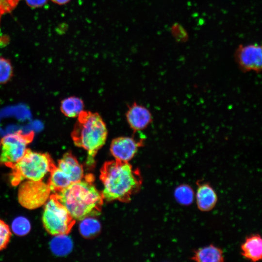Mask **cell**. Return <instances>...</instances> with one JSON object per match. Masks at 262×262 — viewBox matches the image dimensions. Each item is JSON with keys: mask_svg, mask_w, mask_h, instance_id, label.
<instances>
[{"mask_svg": "<svg viewBox=\"0 0 262 262\" xmlns=\"http://www.w3.org/2000/svg\"><path fill=\"white\" fill-rule=\"evenodd\" d=\"M79 226L81 234L84 237L91 238L97 235L100 229L99 222L91 216H87L81 220Z\"/></svg>", "mask_w": 262, "mask_h": 262, "instance_id": "19", "label": "cell"}, {"mask_svg": "<svg viewBox=\"0 0 262 262\" xmlns=\"http://www.w3.org/2000/svg\"><path fill=\"white\" fill-rule=\"evenodd\" d=\"M101 193L106 200L127 202L139 188L141 179L138 170L128 162L117 160L106 162L101 170Z\"/></svg>", "mask_w": 262, "mask_h": 262, "instance_id": "1", "label": "cell"}, {"mask_svg": "<svg viewBox=\"0 0 262 262\" xmlns=\"http://www.w3.org/2000/svg\"><path fill=\"white\" fill-rule=\"evenodd\" d=\"M143 143L129 137H119L114 139L110 145V151L116 160L128 162L136 154Z\"/></svg>", "mask_w": 262, "mask_h": 262, "instance_id": "9", "label": "cell"}, {"mask_svg": "<svg viewBox=\"0 0 262 262\" xmlns=\"http://www.w3.org/2000/svg\"><path fill=\"white\" fill-rule=\"evenodd\" d=\"M240 253L244 258L258 262L262 258V239L258 233L247 236L240 246Z\"/></svg>", "mask_w": 262, "mask_h": 262, "instance_id": "12", "label": "cell"}, {"mask_svg": "<svg viewBox=\"0 0 262 262\" xmlns=\"http://www.w3.org/2000/svg\"><path fill=\"white\" fill-rule=\"evenodd\" d=\"M53 3L59 5H65L69 2L71 0H50Z\"/></svg>", "mask_w": 262, "mask_h": 262, "instance_id": "25", "label": "cell"}, {"mask_svg": "<svg viewBox=\"0 0 262 262\" xmlns=\"http://www.w3.org/2000/svg\"><path fill=\"white\" fill-rule=\"evenodd\" d=\"M33 136L32 131L27 133L18 131L4 136L0 141V163L11 168L24 156Z\"/></svg>", "mask_w": 262, "mask_h": 262, "instance_id": "6", "label": "cell"}, {"mask_svg": "<svg viewBox=\"0 0 262 262\" xmlns=\"http://www.w3.org/2000/svg\"><path fill=\"white\" fill-rule=\"evenodd\" d=\"M83 101L75 97H70L63 99L61 103L60 109L62 113L68 117H78L83 111Z\"/></svg>", "mask_w": 262, "mask_h": 262, "instance_id": "17", "label": "cell"}, {"mask_svg": "<svg viewBox=\"0 0 262 262\" xmlns=\"http://www.w3.org/2000/svg\"><path fill=\"white\" fill-rule=\"evenodd\" d=\"M57 166L69 177L72 183L78 181L83 178L82 166L70 152L63 155L59 160Z\"/></svg>", "mask_w": 262, "mask_h": 262, "instance_id": "13", "label": "cell"}, {"mask_svg": "<svg viewBox=\"0 0 262 262\" xmlns=\"http://www.w3.org/2000/svg\"><path fill=\"white\" fill-rule=\"evenodd\" d=\"M0 144H1V143H0Z\"/></svg>", "mask_w": 262, "mask_h": 262, "instance_id": "26", "label": "cell"}, {"mask_svg": "<svg viewBox=\"0 0 262 262\" xmlns=\"http://www.w3.org/2000/svg\"><path fill=\"white\" fill-rule=\"evenodd\" d=\"M190 259L198 262H223L225 257L220 247L211 244L193 251Z\"/></svg>", "mask_w": 262, "mask_h": 262, "instance_id": "14", "label": "cell"}, {"mask_svg": "<svg viewBox=\"0 0 262 262\" xmlns=\"http://www.w3.org/2000/svg\"><path fill=\"white\" fill-rule=\"evenodd\" d=\"M48 184L53 193H57L68 187L72 183L69 177L57 166L50 171Z\"/></svg>", "mask_w": 262, "mask_h": 262, "instance_id": "15", "label": "cell"}, {"mask_svg": "<svg viewBox=\"0 0 262 262\" xmlns=\"http://www.w3.org/2000/svg\"><path fill=\"white\" fill-rule=\"evenodd\" d=\"M51 192L48 184L42 180H26L19 184L18 201L26 209H35L45 205Z\"/></svg>", "mask_w": 262, "mask_h": 262, "instance_id": "7", "label": "cell"}, {"mask_svg": "<svg viewBox=\"0 0 262 262\" xmlns=\"http://www.w3.org/2000/svg\"><path fill=\"white\" fill-rule=\"evenodd\" d=\"M196 184V200L198 209L203 212L212 210L218 201V196L215 190L208 182L198 180Z\"/></svg>", "mask_w": 262, "mask_h": 262, "instance_id": "10", "label": "cell"}, {"mask_svg": "<svg viewBox=\"0 0 262 262\" xmlns=\"http://www.w3.org/2000/svg\"><path fill=\"white\" fill-rule=\"evenodd\" d=\"M234 57L239 68L245 72H260L262 66V46L258 44L239 45Z\"/></svg>", "mask_w": 262, "mask_h": 262, "instance_id": "8", "label": "cell"}, {"mask_svg": "<svg viewBox=\"0 0 262 262\" xmlns=\"http://www.w3.org/2000/svg\"><path fill=\"white\" fill-rule=\"evenodd\" d=\"M12 229L17 235H25L30 231L31 224L27 218L19 216L13 220L12 224Z\"/></svg>", "mask_w": 262, "mask_h": 262, "instance_id": "20", "label": "cell"}, {"mask_svg": "<svg viewBox=\"0 0 262 262\" xmlns=\"http://www.w3.org/2000/svg\"><path fill=\"white\" fill-rule=\"evenodd\" d=\"M174 196L176 201L181 205L189 206L194 199L195 193L192 187L187 184H181L174 190Z\"/></svg>", "mask_w": 262, "mask_h": 262, "instance_id": "18", "label": "cell"}, {"mask_svg": "<svg viewBox=\"0 0 262 262\" xmlns=\"http://www.w3.org/2000/svg\"><path fill=\"white\" fill-rule=\"evenodd\" d=\"M13 73V68L11 61L7 58L0 57V84L9 81Z\"/></svg>", "mask_w": 262, "mask_h": 262, "instance_id": "21", "label": "cell"}, {"mask_svg": "<svg viewBox=\"0 0 262 262\" xmlns=\"http://www.w3.org/2000/svg\"><path fill=\"white\" fill-rule=\"evenodd\" d=\"M42 222L46 230L50 234H67L75 222L67 210L52 193L45 204Z\"/></svg>", "mask_w": 262, "mask_h": 262, "instance_id": "5", "label": "cell"}, {"mask_svg": "<svg viewBox=\"0 0 262 262\" xmlns=\"http://www.w3.org/2000/svg\"><path fill=\"white\" fill-rule=\"evenodd\" d=\"M20 0H0V16L11 13L18 5Z\"/></svg>", "mask_w": 262, "mask_h": 262, "instance_id": "23", "label": "cell"}, {"mask_svg": "<svg viewBox=\"0 0 262 262\" xmlns=\"http://www.w3.org/2000/svg\"><path fill=\"white\" fill-rule=\"evenodd\" d=\"M126 118L130 127L135 131L145 129L152 121V115L149 110L136 103L129 107Z\"/></svg>", "mask_w": 262, "mask_h": 262, "instance_id": "11", "label": "cell"}, {"mask_svg": "<svg viewBox=\"0 0 262 262\" xmlns=\"http://www.w3.org/2000/svg\"><path fill=\"white\" fill-rule=\"evenodd\" d=\"M26 4L32 8H40L44 6L48 0H25Z\"/></svg>", "mask_w": 262, "mask_h": 262, "instance_id": "24", "label": "cell"}, {"mask_svg": "<svg viewBox=\"0 0 262 262\" xmlns=\"http://www.w3.org/2000/svg\"><path fill=\"white\" fill-rule=\"evenodd\" d=\"M77 118L72 139L76 146L87 151V164L91 166L97 152L105 143L107 128L101 117L96 113L83 111Z\"/></svg>", "mask_w": 262, "mask_h": 262, "instance_id": "3", "label": "cell"}, {"mask_svg": "<svg viewBox=\"0 0 262 262\" xmlns=\"http://www.w3.org/2000/svg\"><path fill=\"white\" fill-rule=\"evenodd\" d=\"M11 236V231L8 225L0 219V251L7 246Z\"/></svg>", "mask_w": 262, "mask_h": 262, "instance_id": "22", "label": "cell"}, {"mask_svg": "<svg viewBox=\"0 0 262 262\" xmlns=\"http://www.w3.org/2000/svg\"><path fill=\"white\" fill-rule=\"evenodd\" d=\"M55 166L48 153L27 148L22 158L10 168V182L12 185L16 186L24 180H42Z\"/></svg>", "mask_w": 262, "mask_h": 262, "instance_id": "4", "label": "cell"}, {"mask_svg": "<svg viewBox=\"0 0 262 262\" xmlns=\"http://www.w3.org/2000/svg\"><path fill=\"white\" fill-rule=\"evenodd\" d=\"M93 181V177L87 176L54 194L74 220L91 216L100 211L103 198Z\"/></svg>", "mask_w": 262, "mask_h": 262, "instance_id": "2", "label": "cell"}, {"mask_svg": "<svg viewBox=\"0 0 262 262\" xmlns=\"http://www.w3.org/2000/svg\"><path fill=\"white\" fill-rule=\"evenodd\" d=\"M72 240L66 234L55 235L50 242L51 251L59 256H64L69 254L72 250Z\"/></svg>", "mask_w": 262, "mask_h": 262, "instance_id": "16", "label": "cell"}]
</instances>
